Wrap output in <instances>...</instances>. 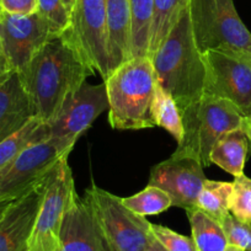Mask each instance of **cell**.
I'll use <instances>...</instances> for the list:
<instances>
[{"mask_svg": "<svg viewBox=\"0 0 251 251\" xmlns=\"http://www.w3.org/2000/svg\"><path fill=\"white\" fill-rule=\"evenodd\" d=\"M95 72L66 33L54 36L20 72L33 117L50 125Z\"/></svg>", "mask_w": 251, "mask_h": 251, "instance_id": "cell-1", "label": "cell"}, {"mask_svg": "<svg viewBox=\"0 0 251 251\" xmlns=\"http://www.w3.org/2000/svg\"><path fill=\"white\" fill-rule=\"evenodd\" d=\"M151 60L159 85L170 94L180 112L203 96L206 67L195 42L188 6Z\"/></svg>", "mask_w": 251, "mask_h": 251, "instance_id": "cell-2", "label": "cell"}, {"mask_svg": "<svg viewBox=\"0 0 251 251\" xmlns=\"http://www.w3.org/2000/svg\"><path fill=\"white\" fill-rule=\"evenodd\" d=\"M103 83L108 96V122L113 129L155 127L153 102L158 78L151 58H129L113 69Z\"/></svg>", "mask_w": 251, "mask_h": 251, "instance_id": "cell-3", "label": "cell"}, {"mask_svg": "<svg viewBox=\"0 0 251 251\" xmlns=\"http://www.w3.org/2000/svg\"><path fill=\"white\" fill-rule=\"evenodd\" d=\"M180 113L183 136L173 155L194 158L203 168L211 165L209 154L216 142L223 134L240 128L243 120L233 103L208 94Z\"/></svg>", "mask_w": 251, "mask_h": 251, "instance_id": "cell-4", "label": "cell"}, {"mask_svg": "<svg viewBox=\"0 0 251 251\" xmlns=\"http://www.w3.org/2000/svg\"><path fill=\"white\" fill-rule=\"evenodd\" d=\"M190 20L200 52L251 54V32L241 21L233 0H190Z\"/></svg>", "mask_w": 251, "mask_h": 251, "instance_id": "cell-5", "label": "cell"}, {"mask_svg": "<svg viewBox=\"0 0 251 251\" xmlns=\"http://www.w3.org/2000/svg\"><path fill=\"white\" fill-rule=\"evenodd\" d=\"M111 251H147L154 239L151 223L123 204L122 199L91 185L85 191Z\"/></svg>", "mask_w": 251, "mask_h": 251, "instance_id": "cell-6", "label": "cell"}, {"mask_svg": "<svg viewBox=\"0 0 251 251\" xmlns=\"http://www.w3.org/2000/svg\"><path fill=\"white\" fill-rule=\"evenodd\" d=\"M75 191L68 156L50 173L42 202L28 240L27 251H57L64 213L72 195Z\"/></svg>", "mask_w": 251, "mask_h": 251, "instance_id": "cell-7", "label": "cell"}, {"mask_svg": "<svg viewBox=\"0 0 251 251\" xmlns=\"http://www.w3.org/2000/svg\"><path fill=\"white\" fill-rule=\"evenodd\" d=\"M75 144L57 138L36 143L0 173V202L19 199L45 178Z\"/></svg>", "mask_w": 251, "mask_h": 251, "instance_id": "cell-8", "label": "cell"}, {"mask_svg": "<svg viewBox=\"0 0 251 251\" xmlns=\"http://www.w3.org/2000/svg\"><path fill=\"white\" fill-rule=\"evenodd\" d=\"M250 55L222 50L203 53L204 94L231 102L243 117L251 116Z\"/></svg>", "mask_w": 251, "mask_h": 251, "instance_id": "cell-9", "label": "cell"}, {"mask_svg": "<svg viewBox=\"0 0 251 251\" xmlns=\"http://www.w3.org/2000/svg\"><path fill=\"white\" fill-rule=\"evenodd\" d=\"M81 57L105 80L110 75L106 0H75L71 27L66 31Z\"/></svg>", "mask_w": 251, "mask_h": 251, "instance_id": "cell-10", "label": "cell"}, {"mask_svg": "<svg viewBox=\"0 0 251 251\" xmlns=\"http://www.w3.org/2000/svg\"><path fill=\"white\" fill-rule=\"evenodd\" d=\"M54 33L47 21L36 11L18 15L3 11L0 16V47L11 68L20 73L30 64Z\"/></svg>", "mask_w": 251, "mask_h": 251, "instance_id": "cell-11", "label": "cell"}, {"mask_svg": "<svg viewBox=\"0 0 251 251\" xmlns=\"http://www.w3.org/2000/svg\"><path fill=\"white\" fill-rule=\"evenodd\" d=\"M108 108L105 83L83 84L50 123V137L75 144L94 121Z\"/></svg>", "mask_w": 251, "mask_h": 251, "instance_id": "cell-12", "label": "cell"}, {"mask_svg": "<svg viewBox=\"0 0 251 251\" xmlns=\"http://www.w3.org/2000/svg\"><path fill=\"white\" fill-rule=\"evenodd\" d=\"M206 178L203 166L199 160L171 155L151 168L149 185L164 190L170 196L173 206L186 211L196 208Z\"/></svg>", "mask_w": 251, "mask_h": 251, "instance_id": "cell-13", "label": "cell"}, {"mask_svg": "<svg viewBox=\"0 0 251 251\" xmlns=\"http://www.w3.org/2000/svg\"><path fill=\"white\" fill-rule=\"evenodd\" d=\"M57 251H111L90 202L76 191L64 213Z\"/></svg>", "mask_w": 251, "mask_h": 251, "instance_id": "cell-14", "label": "cell"}, {"mask_svg": "<svg viewBox=\"0 0 251 251\" xmlns=\"http://www.w3.org/2000/svg\"><path fill=\"white\" fill-rule=\"evenodd\" d=\"M48 175L30 191L11 201L0 217V251H27Z\"/></svg>", "mask_w": 251, "mask_h": 251, "instance_id": "cell-15", "label": "cell"}, {"mask_svg": "<svg viewBox=\"0 0 251 251\" xmlns=\"http://www.w3.org/2000/svg\"><path fill=\"white\" fill-rule=\"evenodd\" d=\"M33 117L30 99L18 72L0 86V142L10 137Z\"/></svg>", "mask_w": 251, "mask_h": 251, "instance_id": "cell-16", "label": "cell"}, {"mask_svg": "<svg viewBox=\"0 0 251 251\" xmlns=\"http://www.w3.org/2000/svg\"><path fill=\"white\" fill-rule=\"evenodd\" d=\"M108 71L131 58V0H106Z\"/></svg>", "mask_w": 251, "mask_h": 251, "instance_id": "cell-17", "label": "cell"}, {"mask_svg": "<svg viewBox=\"0 0 251 251\" xmlns=\"http://www.w3.org/2000/svg\"><path fill=\"white\" fill-rule=\"evenodd\" d=\"M249 144L250 142L241 128L228 132L216 142L209 154V161L234 177L240 176L244 174Z\"/></svg>", "mask_w": 251, "mask_h": 251, "instance_id": "cell-18", "label": "cell"}, {"mask_svg": "<svg viewBox=\"0 0 251 251\" xmlns=\"http://www.w3.org/2000/svg\"><path fill=\"white\" fill-rule=\"evenodd\" d=\"M50 138V125L32 117L23 128L0 142V173L31 146Z\"/></svg>", "mask_w": 251, "mask_h": 251, "instance_id": "cell-19", "label": "cell"}, {"mask_svg": "<svg viewBox=\"0 0 251 251\" xmlns=\"http://www.w3.org/2000/svg\"><path fill=\"white\" fill-rule=\"evenodd\" d=\"M197 251H224L228 246L223 226L200 208L186 209Z\"/></svg>", "mask_w": 251, "mask_h": 251, "instance_id": "cell-20", "label": "cell"}, {"mask_svg": "<svg viewBox=\"0 0 251 251\" xmlns=\"http://www.w3.org/2000/svg\"><path fill=\"white\" fill-rule=\"evenodd\" d=\"M154 0H131V58L148 57Z\"/></svg>", "mask_w": 251, "mask_h": 251, "instance_id": "cell-21", "label": "cell"}, {"mask_svg": "<svg viewBox=\"0 0 251 251\" xmlns=\"http://www.w3.org/2000/svg\"><path fill=\"white\" fill-rule=\"evenodd\" d=\"M190 5V0H154V15L151 24L148 57L154 54L177 23L181 13Z\"/></svg>", "mask_w": 251, "mask_h": 251, "instance_id": "cell-22", "label": "cell"}, {"mask_svg": "<svg viewBox=\"0 0 251 251\" xmlns=\"http://www.w3.org/2000/svg\"><path fill=\"white\" fill-rule=\"evenodd\" d=\"M231 190H233V182L206 178L197 199L196 207L222 224L224 218L230 213L229 200H230Z\"/></svg>", "mask_w": 251, "mask_h": 251, "instance_id": "cell-23", "label": "cell"}, {"mask_svg": "<svg viewBox=\"0 0 251 251\" xmlns=\"http://www.w3.org/2000/svg\"><path fill=\"white\" fill-rule=\"evenodd\" d=\"M153 118L155 126L168 131L180 143L183 136L182 118L180 110L176 105L175 100L170 94L164 90L160 85H156L155 95L153 102Z\"/></svg>", "mask_w": 251, "mask_h": 251, "instance_id": "cell-24", "label": "cell"}, {"mask_svg": "<svg viewBox=\"0 0 251 251\" xmlns=\"http://www.w3.org/2000/svg\"><path fill=\"white\" fill-rule=\"evenodd\" d=\"M123 204L142 217L158 216L173 206L170 196L156 186L148 185L133 196L122 199Z\"/></svg>", "mask_w": 251, "mask_h": 251, "instance_id": "cell-25", "label": "cell"}, {"mask_svg": "<svg viewBox=\"0 0 251 251\" xmlns=\"http://www.w3.org/2000/svg\"><path fill=\"white\" fill-rule=\"evenodd\" d=\"M229 212L239 221L251 224V178L244 174L234 177Z\"/></svg>", "mask_w": 251, "mask_h": 251, "instance_id": "cell-26", "label": "cell"}, {"mask_svg": "<svg viewBox=\"0 0 251 251\" xmlns=\"http://www.w3.org/2000/svg\"><path fill=\"white\" fill-rule=\"evenodd\" d=\"M37 13L47 21L55 36L63 35L71 27V13L62 0H37Z\"/></svg>", "mask_w": 251, "mask_h": 251, "instance_id": "cell-27", "label": "cell"}, {"mask_svg": "<svg viewBox=\"0 0 251 251\" xmlns=\"http://www.w3.org/2000/svg\"><path fill=\"white\" fill-rule=\"evenodd\" d=\"M228 245L238 246L244 251H251V224L239 221L231 213L222 222Z\"/></svg>", "mask_w": 251, "mask_h": 251, "instance_id": "cell-28", "label": "cell"}, {"mask_svg": "<svg viewBox=\"0 0 251 251\" xmlns=\"http://www.w3.org/2000/svg\"><path fill=\"white\" fill-rule=\"evenodd\" d=\"M153 235L168 251H197L192 238L181 235L170 228L159 224H151Z\"/></svg>", "mask_w": 251, "mask_h": 251, "instance_id": "cell-29", "label": "cell"}, {"mask_svg": "<svg viewBox=\"0 0 251 251\" xmlns=\"http://www.w3.org/2000/svg\"><path fill=\"white\" fill-rule=\"evenodd\" d=\"M0 6L5 13L28 15L37 11V0H0Z\"/></svg>", "mask_w": 251, "mask_h": 251, "instance_id": "cell-30", "label": "cell"}, {"mask_svg": "<svg viewBox=\"0 0 251 251\" xmlns=\"http://www.w3.org/2000/svg\"><path fill=\"white\" fill-rule=\"evenodd\" d=\"M14 73H15V71L11 68L8 58L5 57L3 50L0 47V86L3 85Z\"/></svg>", "mask_w": 251, "mask_h": 251, "instance_id": "cell-31", "label": "cell"}, {"mask_svg": "<svg viewBox=\"0 0 251 251\" xmlns=\"http://www.w3.org/2000/svg\"><path fill=\"white\" fill-rule=\"evenodd\" d=\"M241 131L245 133V136L248 137L249 142L251 143V116H248V117H243L240 125Z\"/></svg>", "mask_w": 251, "mask_h": 251, "instance_id": "cell-32", "label": "cell"}, {"mask_svg": "<svg viewBox=\"0 0 251 251\" xmlns=\"http://www.w3.org/2000/svg\"><path fill=\"white\" fill-rule=\"evenodd\" d=\"M147 251H168V250H166V249L164 248V246L161 245V244L159 243L155 238H154L153 240H151L149 248L147 249Z\"/></svg>", "mask_w": 251, "mask_h": 251, "instance_id": "cell-33", "label": "cell"}, {"mask_svg": "<svg viewBox=\"0 0 251 251\" xmlns=\"http://www.w3.org/2000/svg\"><path fill=\"white\" fill-rule=\"evenodd\" d=\"M62 1L64 3L66 8L68 9L69 13L72 14V11H73V8H74V3H75V0H62Z\"/></svg>", "mask_w": 251, "mask_h": 251, "instance_id": "cell-34", "label": "cell"}, {"mask_svg": "<svg viewBox=\"0 0 251 251\" xmlns=\"http://www.w3.org/2000/svg\"><path fill=\"white\" fill-rule=\"evenodd\" d=\"M15 200H16V199H15ZM11 201H14V200H10V201H1V202H0V217L3 216L4 211H5L6 207H8L9 204H10Z\"/></svg>", "mask_w": 251, "mask_h": 251, "instance_id": "cell-35", "label": "cell"}, {"mask_svg": "<svg viewBox=\"0 0 251 251\" xmlns=\"http://www.w3.org/2000/svg\"><path fill=\"white\" fill-rule=\"evenodd\" d=\"M224 251H244L243 249L238 248V246H234V245H228L226 248V250Z\"/></svg>", "mask_w": 251, "mask_h": 251, "instance_id": "cell-36", "label": "cell"}, {"mask_svg": "<svg viewBox=\"0 0 251 251\" xmlns=\"http://www.w3.org/2000/svg\"><path fill=\"white\" fill-rule=\"evenodd\" d=\"M1 13H3V10H1V6H0V16H1Z\"/></svg>", "mask_w": 251, "mask_h": 251, "instance_id": "cell-37", "label": "cell"}, {"mask_svg": "<svg viewBox=\"0 0 251 251\" xmlns=\"http://www.w3.org/2000/svg\"><path fill=\"white\" fill-rule=\"evenodd\" d=\"M250 63H251V55H250Z\"/></svg>", "mask_w": 251, "mask_h": 251, "instance_id": "cell-38", "label": "cell"}]
</instances>
